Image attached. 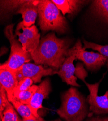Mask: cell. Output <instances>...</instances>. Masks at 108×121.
<instances>
[{"label": "cell", "instance_id": "obj_1", "mask_svg": "<svg viewBox=\"0 0 108 121\" xmlns=\"http://www.w3.org/2000/svg\"><path fill=\"white\" fill-rule=\"evenodd\" d=\"M71 44L69 39L58 38L54 32L43 37L37 48L31 54L35 64L44 65L57 71L60 69L65 59Z\"/></svg>", "mask_w": 108, "mask_h": 121}, {"label": "cell", "instance_id": "obj_2", "mask_svg": "<svg viewBox=\"0 0 108 121\" xmlns=\"http://www.w3.org/2000/svg\"><path fill=\"white\" fill-rule=\"evenodd\" d=\"M61 100L56 112L65 121H83L88 115L86 98L75 87L72 86L64 92Z\"/></svg>", "mask_w": 108, "mask_h": 121}, {"label": "cell", "instance_id": "obj_3", "mask_svg": "<svg viewBox=\"0 0 108 121\" xmlns=\"http://www.w3.org/2000/svg\"><path fill=\"white\" fill-rule=\"evenodd\" d=\"M38 9V25L43 33L52 31L64 34L67 31L68 26L66 18L52 1H39Z\"/></svg>", "mask_w": 108, "mask_h": 121}, {"label": "cell", "instance_id": "obj_4", "mask_svg": "<svg viewBox=\"0 0 108 121\" xmlns=\"http://www.w3.org/2000/svg\"><path fill=\"white\" fill-rule=\"evenodd\" d=\"M14 24L7 26L4 29V34L10 44L11 52L9 57L0 67L6 68L16 73L23 65L33 60L30 53L24 51L22 44L16 38L14 34Z\"/></svg>", "mask_w": 108, "mask_h": 121}, {"label": "cell", "instance_id": "obj_5", "mask_svg": "<svg viewBox=\"0 0 108 121\" xmlns=\"http://www.w3.org/2000/svg\"><path fill=\"white\" fill-rule=\"evenodd\" d=\"M68 57L75 55L76 60L82 61L86 69L91 72L99 70L107 62V58L100 53L86 51L80 40H78L75 45L68 50Z\"/></svg>", "mask_w": 108, "mask_h": 121}, {"label": "cell", "instance_id": "obj_6", "mask_svg": "<svg viewBox=\"0 0 108 121\" xmlns=\"http://www.w3.org/2000/svg\"><path fill=\"white\" fill-rule=\"evenodd\" d=\"M102 80V78L99 82L94 84L88 83L85 80L83 81L89 91V95L86 98L87 103L89 105V109L96 115L108 114V90L103 95L99 96L98 95Z\"/></svg>", "mask_w": 108, "mask_h": 121}, {"label": "cell", "instance_id": "obj_7", "mask_svg": "<svg viewBox=\"0 0 108 121\" xmlns=\"http://www.w3.org/2000/svg\"><path fill=\"white\" fill-rule=\"evenodd\" d=\"M15 32L24 51L32 54L40 41V34L38 33L36 26L25 27L21 22L17 25Z\"/></svg>", "mask_w": 108, "mask_h": 121}, {"label": "cell", "instance_id": "obj_8", "mask_svg": "<svg viewBox=\"0 0 108 121\" xmlns=\"http://www.w3.org/2000/svg\"><path fill=\"white\" fill-rule=\"evenodd\" d=\"M16 76L19 82L24 78H29L34 83L41 82L43 77L57 74V71L52 68H45L42 65L33 63H26L16 72Z\"/></svg>", "mask_w": 108, "mask_h": 121}, {"label": "cell", "instance_id": "obj_9", "mask_svg": "<svg viewBox=\"0 0 108 121\" xmlns=\"http://www.w3.org/2000/svg\"><path fill=\"white\" fill-rule=\"evenodd\" d=\"M52 91L50 80L46 78L38 85L36 91L33 96L29 106L36 117H39L38 110L42 108L43 100L48 97Z\"/></svg>", "mask_w": 108, "mask_h": 121}, {"label": "cell", "instance_id": "obj_10", "mask_svg": "<svg viewBox=\"0 0 108 121\" xmlns=\"http://www.w3.org/2000/svg\"><path fill=\"white\" fill-rule=\"evenodd\" d=\"M63 15L68 14V17L73 18L82 9L90 3L84 0H52Z\"/></svg>", "mask_w": 108, "mask_h": 121}, {"label": "cell", "instance_id": "obj_11", "mask_svg": "<svg viewBox=\"0 0 108 121\" xmlns=\"http://www.w3.org/2000/svg\"><path fill=\"white\" fill-rule=\"evenodd\" d=\"M75 60L76 58L75 55L67 57L60 69L57 71V74L67 84L73 87H80L81 86L77 83V78L75 76L76 68L73 62Z\"/></svg>", "mask_w": 108, "mask_h": 121}, {"label": "cell", "instance_id": "obj_12", "mask_svg": "<svg viewBox=\"0 0 108 121\" xmlns=\"http://www.w3.org/2000/svg\"><path fill=\"white\" fill-rule=\"evenodd\" d=\"M39 1L27 0L26 2L16 12L22 15V22L25 27H30L34 25L38 15V4Z\"/></svg>", "mask_w": 108, "mask_h": 121}, {"label": "cell", "instance_id": "obj_13", "mask_svg": "<svg viewBox=\"0 0 108 121\" xmlns=\"http://www.w3.org/2000/svg\"><path fill=\"white\" fill-rule=\"evenodd\" d=\"M18 82L15 72L6 68L0 67V85L6 91L10 102L14 98L15 90Z\"/></svg>", "mask_w": 108, "mask_h": 121}, {"label": "cell", "instance_id": "obj_14", "mask_svg": "<svg viewBox=\"0 0 108 121\" xmlns=\"http://www.w3.org/2000/svg\"><path fill=\"white\" fill-rule=\"evenodd\" d=\"M90 6L91 13L108 27V0H95Z\"/></svg>", "mask_w": 108, "mask_h": 121}, {"label": "cell", "instance_id": "obj_15", "mask_svg": "<svg viewBox=\"0 0 108 121\" xmlns=\"http://www.w3.org/2000/svg\"><path fill=\"white\" fill-rule=\"evenodd\" d=\"M1 15H6L15 12L20 8L26 2V0L19 1H1ZM16 13V12H15Z\"/></svg>", "mask_w": 108, "mask_h": 121}, {"label": "cell", "instance_id": "obj_16", "mask_svg": "<svg viewBox=\"0 0 108 121\" xmlns=\"http://www.w3.org/2000/svg\"><path fill=\"white\" fill-rule=\"evenodd\" d=\"M10 103L13 105L18 114L22 117V119H30L38 118L34 115L29 105L24 104L15 99H13Z\"/></svg>", "mask_w": 108, "mask_h": 121}, {"label": "cell", "instance_id": "obj_17", "mask_svg": "<svg viewBox=\"0 0 108 121\" xmlns=\"http://www.w3.org/2000/svg\"><path fill=\"white\" fill-rule=\"evenodd\" d=\"M37 88V85H33L28 90L20 92L16 95L14 99L17 100L24 104L29 105L33 96L36 91Z\"/></svg>", "mask_w": 108, "mask_h": 121}, {"label": "cell", "instance_id": "obj_18", "mask_svg": "<svg viewBox=\"0 0 108 121\" xmlns=\"http://www.w3.org/2000/svg\"><path fill=\"white\" fill-rule=\"evenodd\" d=\"M0 119L1 121H22L19 118L14 106L10 102L8 103Z\"/></svg>", "mask_w": 108, "mask_h": 121}, {"label": "cell", "instance_id": "obj_19", "mask_svg": "<svg viewBox=\"0 0 108 121\" xmlns=\"http://www.w3.org/2000/svg\"><path fill=\"white\" fill-rule=\"evenodd\" d=\"M82 41L84 44L83 48L85 49L87 48L92 49L99 52V53L107 58V66L108 68V45H101L94 42L88 41L84 39H83Z\"/></svg>", "mask_w": 108, "mask_h": 121}, {"label": "cell", "instance_id": "obj_20", "mask_svg": "<svg viewBox=\"0 0 108 121\" xmlns=\"http://www.w3.org/2000/svg\"><path fill=\"white\" fill-rule=\"evenodd\" d=\"M33 83L34 82L32 79L29 78H24L19 81L15 90L14 97L20 92L28 90L33 85Z\"/></svg>", "mask_w": 108, "mask_h": 121}, {"label": "cell", "instance_id": "obj_21", "mask_svg": "<svg viewBox=\"0 0 108 121\" xmlns=\"http://www.w3.org/2000/svg\"><path fill=\"white\" fill-rule=\"evenodd\" d=\"M9 102L6 91L0 85V119L2 118L3 113Z\"/></svg>", "mask_w": 108, "mask_h": 121}, {"label": "cell", "instance_id": "obj_22", "mask_svg": "<svg viewBox=\"0 0 108 121\" xmlns=\"http://www.w3.org/2000/svg\"><path fill=\"white\" fill-rule=\"evenodd\" d=\"M75 75L77 78L84 81L85 78L88 76V72L84 67L83 63H78L75 67Z\"/></svg>", "mask_w": 108, "mask_h": 121}, {"label": "cell", "instance_id": "obj_23", "mask_svg": "<svg viewBox=\"0 0 108 121\" xmlns=\"http://www.w3.org/2000/svg\"><path fill=\"white\" fill-rule=\"evenodd\" d=\"M86 121H108V116H96L88 119Z\"/></svg>", "mask_w": 108, "mask_h": 121}, {"label": "cell", "instance_id": "obj_24", "mask_svg": "<svg viewBox=\"0 0 108 121\" xmlns=\"http://www.w3.org/2000/svg\"><path fill=\"white\" fill-rule=\"evenodd\" d=\"M22 121H48L45 120L43 118H41L40 116L35 119H22Z\"/></svg>", "mask_w": 108, "mask_h": 121}, {"label": "cell", "instance_id": "obj_25", "mask_svg": "<svg viewBox=\"0 0 108 121\" xmlns=\"http://www.w3.org/2000/svg\"><path fill=\"white\" fill-rule=\"evenodd\" d=\"M62 121L60 119H56L55 120H53V121Z\"/></svg>", "mask_w": 108, "mask_h": 121}]
</instances>
